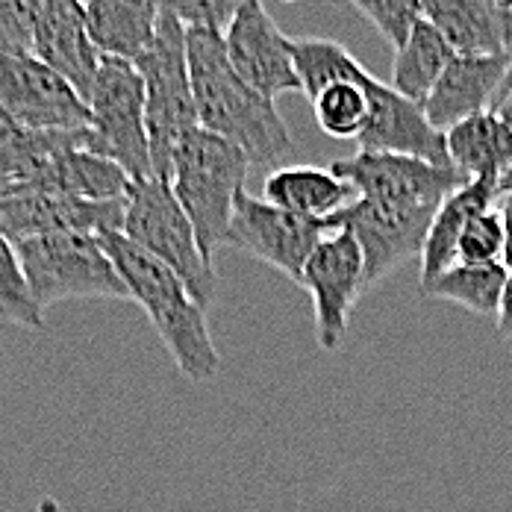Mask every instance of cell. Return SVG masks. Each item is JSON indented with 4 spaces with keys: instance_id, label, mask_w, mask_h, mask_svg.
<instances>
[{
    "instance_id": "1",
    "label": "cell",
    "mask_w": 512,
    "mask_h": 512,
    "mask_svg": "<svg viewBox=\"0 0 512 512\" xmlns=\"http://www.w3.org/2000/svg\"><path fill=\"white\" fill-rule=\"evenodd\" d=\"M186 59L198 127L209 130L251 159V168H271L292 151L289 127L274 101L254 92L227 62L224 39L215 30H186Z\"/></svg>"
},
{
    "instance_id": "2",
    "label": "cell",
    "mask_w": 512,
    "mask_h": 512,
    "mask_svg": "<svg viewBox=\"0 0 512 512\" xmlns=\"http://www.w3.org/2000/svg\"><path fill=\"white\" fill-rule=\"evenodd\" d=\"M101 242L130 292V301L148 312L180 374L198 386L209 383L221 368V354L212 342L206 309L195 304L186 283L168 265L136 248L121 233H103Z\"/></svg>"
},
{
    "instance_id": "3",
    "label": "cell",
    "mask_w": 512,
    "mask_h": 512,
    "mask_svg": "<svg viewBox=\"0 0 512 512\" xmlns=\"http://www.w3.org/2000/svg\"><path fill=\"white\" fill-rule=\"evenodd\" d=\"M248 171V156L201 127H195L174 154L168 186L177 204L183 206L198 248L209 262H215V251L224 245L236 198L245 192Z\"/></svg>"
},
{
    "instance_id": "4",
    "label": "cell",
    "mask_w": 512,
    "mask_h": 512,
    "mask_svg": "<svg viewBox=\"0 0 512 512\" xmlns=\"http://www.w3.org/2000/svg\"><path fill=\"white\" fill-rule=\"evenodd\" d=\"M145 86V127L151 142L154 180H171V162L180 142L198 127L189 59H186V27L159 12L154 42L136 62Z\"/></svg>"
},
{
    "instance_id": "5",
    "label": "cell",
    "mask_w": 512,
    "mask_h": 512,
    "mask_svg": "<svg viewBox=\"0 0 512 512\" xmlns=\"http://www.w3.org/2000/svg\"><path fill=\"white\" fill-rule=\"evenodd\" d=\"M121 236L136 248L168 265L189 289L198 307L209 309L218 298V271L195 239V230L177 204L174 192L162 180L130 183L124 198V227Z\"/></svg>"
},
{
    "instance_id": "6",
    "label": "cell",
    "mask_w": 512,
    "mask_h": 512,
    "mask_svg": "<svg viewBox=\"0 0 512 512\" xmlns=\"http://www.w3.org/2000/svg\"><path fill=\"white\" fill-rule=\"evenodd\" d=\"M33 301L51 309L62 301H130L101 236L53 233L15 245Z\"/></svg>"
},
{
    "instance_id": "7",
    "label": "cell",
    "mask_w": 512,
    "mask_h": 512,
    "mask_svg": "<svg viewBox=\"0 0 512 512\" xmlns=\"http://www.w3.org/2000/svg\"><path fill=\"white\" fill-rule=\"evenodd\" d=\"M86 151L115 162L133 183L154 180L151 142L145 127V86L133 62L101 56L86 95Z\"/></svg>"
},
{
    "instance_id": "8",
    "label": "cell",
    "mask_w": 512,
    "mask_h": 512,
    "mask_svg": "<svg viewBox=\"0 0 512 512\" xmlns=\"http://www.w3.org/2000/svg\"><path fill=\"white\" fill-rule=\"evenodd\" d=\"M0 124L30 133H80L89 127V106L33 53L0 51Z\"/></svg>"
},
{
    "instance_id": "9",
    "label": "cell",
    "mask_w": 512,
    "mask_h": 512,
    "mask_svg": "<svg viewBox=\"0 0 512 512\" xmlns=\"http://www.w3.org/2000/svg\"><path fill=\"white\" fill-rule=\"evenodd\" d=\"M330 233H336L330 221H309L248 192H239L224 245L277 268L301 286L309 254Z\"/></svg>"
},
{
    "instance_id": "10",
    "label": "cell",
    "mask_w": 512,
    "mask_h": 512,
    "mask_svg": "<svg viewBox=\"0 0 512 512\" xmlns=\"http://www.w3.org/2000/svg\"><path fill=\"white\" fill-rule=\"evenodd\" d=\"M330 171L348 180L365 201L407 209H439L442 201L465 183L460 171L445 165H433L415 156L368 151L333 162Z\"/></svg>"
},
{
    "instance_id": "11",
    "label": "cell",
    "mask_w": 512,
    "mask_h": 512,
    "mask_svg": "<svg viewBox=\"0 0 512 512\" xmlns=\"http://www.w3.org/2000/svg\"><path fill=\"white\" fill-rule=\"evenodd\" d=\"M301 286L312 298L315 336L324 351H336L348 333L351 312L365 292V262L351 230H336L309 254Z\"/></svg>"
},
{
    "instance_id": "12",
    "label": "cell",
    "mask_w": 512,
    "mask_h": 512,
    "mask_svg": "<svg viewBox=\"0 0 512 512\" xmlns=\"http://www.w3.org/2000/svg\"><path fill=\"white\" fill-rule=\"evenodd\" d=\"M221 39L233 71L262 98L277 101L280 95L301 92L292 39L274 24L262 0H245Z\"/></svg>"
},
{
    "instance_id": "13",
    "label": "cell",
    "mask_w": 512,
    "mask_h": 512,
    "mask_svg": "<svg viewBox=\"0 0 512 512\" xmlns=\"http://www.w3.org/2000/svg\"><path fill=\"white\" fill-rule=\"evenodd\" d=\"M436 209L374 204L357 198L339 215L327 218L333 230H351L365 262V292L386 280L401 262L421 254Z\"/></svg>"
},
{
    "instance_id": "14",
    "label": "cell",
    "mask_w": 512,
    "mask_h": 512,
    "mask_svg": "<svg viewBox=\"0 0 512 512\" xmlns=\"http://www.w3.org/2000/svg\"><path fill=\"white\" fill-rule=\"evenodd\" d=\"M365 95H368V121L357 136L359 151L415 156L451 168L445 151V133H439L427 121L418 103L407 101L377 77H368Z\"/></svg>"
},
{
    "instance_id": "15",
    "label": "cell",
    "mask_w": 512,
    "mask_h": 512,
    "mask_svg": "<svg viewBox=\"0 0 512 512\" xmlns=\"http://www.w3.org/2000/svg\"><path fill=\"white\" fill-rule=\"evenodd\" d=\"M124 201H80L65 195H18L0 201V233L21 245L53 233H121Z\"/></svg>"
},
{
    "instance_id": "16",
    "label": "cell",
    "mask_w": 512,
    "mask_h": 512,
    "mask_svg": "<svg viewBox=\"0 0 512 512\" xmlns=\"http://www.w3.org/2000/svg\"><path fill=\"white\" fill-rule=\"evenodd\" d=\"M30 53L68 80L86 101L101 68V51L89 36L86 6L80 0H42Z\"/></svg>"
},
{
    "instance_id": "17",
    "label": "cell",
    "mask_w": 512,
    "mask_h": 512,
    "mask_svg": "<svg viewBox=\"0 0 512 512\" xmlns=\"http://www.w3.org/2000/svg\"><path fill=\"white\" fill-rule=\"evenodd\" d=\"M512 56H454L424 101L427 121L445 133L477 112H489L504 86Z\"/></svg>"
},
{
    "instance_id": "18",
    "label": "cell",
    "mask_w": 512,
    "mask_h": 512,
    "mask_svg": "<svg viewBox=\"0 0 512 512\" xmlns=\"http://www.w3.org/2000/svg\"><path fill=\"white\" fill-rule=\"evenodd\" d=\"M454 56H512V9L489 0H421Z\"/></svg>"
},
{
    "instance_id": "19",
    "label": "cell",
    "mask_w": 512,
    "mask_h": 512,
    "mask_svg": "<svg viewBox=\"0 0 512 512\" xmlns=\"http://www.w3.org/2000/svg\"><path fill=\"white\" fill-rule=\"evenodd\" d=\"M71 148H86V130L30 133L0 124V201L42 192L56 159Z\"/></svg>"
},
{
    "instance_id": "20",
    "label": "cell",
    "mask_w": 512,
    "mask_h": 512,
    "mask_svg": "<svg viewBox=\"0 0 512 512\" xmlns=\"http://www.w3.org/2000/svg\"><path fill=\"white\" fill-rule=\"evenodd\" d=\"M357 189L339 174L318 165H283L271 168L262 183V201L280 206L309 221H327L357 201Z\"/></svg>"
},
{
    "instance_id": "21",
    "label": "cell",
    "mask_w": 512,
    "mask_h": 512,
    "mask_svg": "<svg viewBox=\"0 0 512 512\" xmlns=\"http://www.w3.org/2000/svg\"><path fill=\"white\" fill-rule=\"evenodd\" d=\"M498 183L492 180H465L457 192H451L433 215V224L427 230L424 248H421V277L418 286L430 283L442 271H448L457 262L462 230L468 221L486 209L498 204Z\"/></svg>"
},
{
    "instance_id": "22",
    "label": "cell",
    "mask_w": 512,
    "mask_h": 512,
    "mask_svg": "<svg viewBox=\"0 0 512 512\" xmlns=\"http://www.w3.org/2000/svg\"><path fill=\"white\" fill-rule=\"evenodd\" d=\"M445 151L465 180L498 183L512 162V127L492 109L477 112L445 130Z\"/></svg>"
},
{
    "instance_id": "23",
    "label": "cell",
    "mask_w": 512,
    "mask_h": 512,
    "mask_svg": "<svg viewBox=\"0 0 512 512\" xmlns=\"http://www.w3.org/2000/svg\"><path fill=\"white\" fill-rule=\"evenodd\" d=\"M83 6L101 56L136 62L154 42L159 9L151 0H86Z\"/></svg>"
},
{
    "instance_id": "24",
    "label": "cell",
    "mask_w": 512,
    "mask_h": 512,
    "mask_svg": "<svg viewBox=\"0 0 512 512\" xmlns=\"http://www.w3.org/2000/svg\"><path fill=\"white\" fill-rule=\"evenodd\" d=\"M454 59V51L448 48V42L439 36V30L430 21H418L407 36V42L401 48H395L392 59V89L398 95H404L407 101L424 106L427 95L433 92L436 80L442 77V71L448 68V62Z\"/></svg>"
},
{
    "instance_id": "25",
    "label": "cell",
    "mask_w": 512,
    "mask_h": 512,
    "mask_svg": "<svg viewBox=\"0 0 512 512\" xmlns=\"http://www.w3.org/2000/svg\"><path fill=\"white\" fill-rule=\"evenodd\" d=\"M507 283V268L504 262H489V265H465L454 262L448 271L433 277L430 283L418 286L421 298L433 301H451L474 315H492L498 312V301Z\"/></svg>"
},
{
    "instance_id": "26",
    "label": "cell",
    "mask_w": 512,
    "mask_h": 512,
    "mask_svg": "<svg viewBox=\"0 0 512 512\" xmlns=\"http://www.w3.org/2000/svg\"><path fill=\"white\" fill-rule=\"evenodd\" d=\"M292 53H295V71L301 80V92L309 101L330 83H339V80L359 83L368 74L351 56V51L333 39H318V36L292 39Z\"/></svg>"
},
{
    "instance_id": "27",
    "label": "cell",
    "mask_w": 512,
    "mask_h": 512,
    "mask_svg": "<svg viewBox=\"0 0 512 512\" xmlns=\"http://www.w3.org/2000/svg\"><path fill=\"white\" fill-rule=\"evenodd\" d=\"M371 74H365L359 83L351 80H339L330 83L327 89H321L312 98V112L318 127L333 136V139H357L368 121V95H365V83Z\"/></svg>"
},
{
    "instance_id": "28",
    "label": "cell",
    "mask_w": 512,
    "mask_h": 512,
    "mask_svg": "<svg viewBox=\"0 0 512 512\" xmlns=\"http://www.w3.org/2000/svg\"><path fill=\"white\" fill-rule=\"evenodd\" d=\"M0 321L36 333L45 330V309L33 301L18 251L3 233H0Z\"/></svg>"
},
{
    "instance_id": "29",
    "label": "cell",
    "mask_w": 512,
    "mask_h": 512,
    "mask_svg": "<svg viewBox=\"0 0 512 512\" xmlns=\"http://www.w3.org/2000/svg\"><path fill=\"white\" fill-rule=\"evenodd\" d=\"M345 3H351L359 15H365L392 48H401L412 27L424 18L421 0H345Z\"/></svg>"
},
{
    "instance_id": "30",
    "label": "cell",
    "mask_w": 512,
    "mask_h": 512,
    "mask_svg": "<svg viewBox=\"0 0 512 512\" xmlns=\"http://www.w3.org/2000/svg\"><path fill=\"white\" fill-rule=\"evenodd\" d=\"M504 259V221L498 206L474 215L468 227L462 230L460 248H457V262L465 265H489Z\"/></svg>"
},
{
    "instance_id": "31",
    "label": "cell",
    "mask_w": 512,
    "mask_h": 512,
    "mask_svg": "<svg viewBox=\"0 0 512 512\" xmlns=\"http://www.w3.org/2000/svg\"><path fill=\"white\" fill-rule=\"evenodd\" d=\"M162 15L177 18L186 30L201 27L224 33L245 0H151Z\"/></svg>"
},
{
    "instance_id": "32",
    "label": "cell",
    "mask_w": 512,
    "mask_h": 512,
    "mask_svg": "<svg viewBox=\"0 0 512 512\" xmlns=\"http://www.w3.org/2000/svg\"><path fill=\"white\" fill-rule=\"evenodd\" d=\"M42 0H0V51L30 53Z\"/></svg>"
},
{
    "instance_id": "33",
    "label": "cell",
    "mask_w": 512,
    "mask_h": 512,
    "mask_svg": "<svg viewBox=\"0 0 512 512\" xmlns=\"http://www.w3.org/2000/svg\"><path fill=\"white\" fill-rule=\"evenodd\" d=\"M495 321H498V336L512 342V271H507V283H504V292L498 301Z\"/></svg>"
},
{
    "instance_id": "34",
    "label": "cell",
    "mask_w": 512,
    "mask_h": 512,
    "mask_svg": "<svg viewBox=\"0 0 512 512\" xmlns=\"http://www.w3.org/2000/svg\"><path fill=\"white\" fill-rule=\"evenodd\" d=\"M498 212H501V221H504V268L512 271V192L498 198Z\"/></svg>"
},
{
    "instance_id": "35",
    "label": "cell",
    "mask_w": 512,
    "mask_h": 512,
    "mask_svg": "<svg viewBox=\"0 0 512 512\" xmlns=\"http://www.w3.org/2000/svg\"><path fill=\"white\" fill-rule=\"evenodd\" d=\"M507 192H512V162L510 168L501 174V180H498V195H507Z\"/></svg>"
},
{
    "instance_id": "36",
    "label": "cell",
    "mask_w": 512,
    "mask_h": 512,
    "mask_svg": "<svg viewBox=\"0 0 512 512\" xmlns=\"http://www.w3.org/2000/svg\"><path fill=\"white\" fill-rule=\"evenodd\" d=\"M495 112H498V115H501V118H504V121H507V124L512 127V92L507 95V98H504V103H501V106H498Z\"/></svg>"
},
{
    "instance_id": "37",
    "label": "cell",
    "mask_w": 512,
    "mask_h": 512,
    "mask_svg": "<svg viewBox=\"0 0 512 512\" xmlns=\"http://www.w3.org/2000/svg\"><path fill=\"white\" fill-rule=\"evenodd\" d=\"M489 3H495V6H501V9H512V0H489Z\"/></svg>"
},
{
    "instance_id": "38",
    "label": "cell",
    "mask_w": 512,
    "mask_h": 512,
    "mask_svg": "<svg viewBox=\"0 0 512 512\" xmlns=\"http://www.w3.org/2000/svg\"><path fill=\"white\" fill-rule=\"evenodd\" d=\"M80 3H86V0H80Z\"/></svg>"
}]
</instances>
